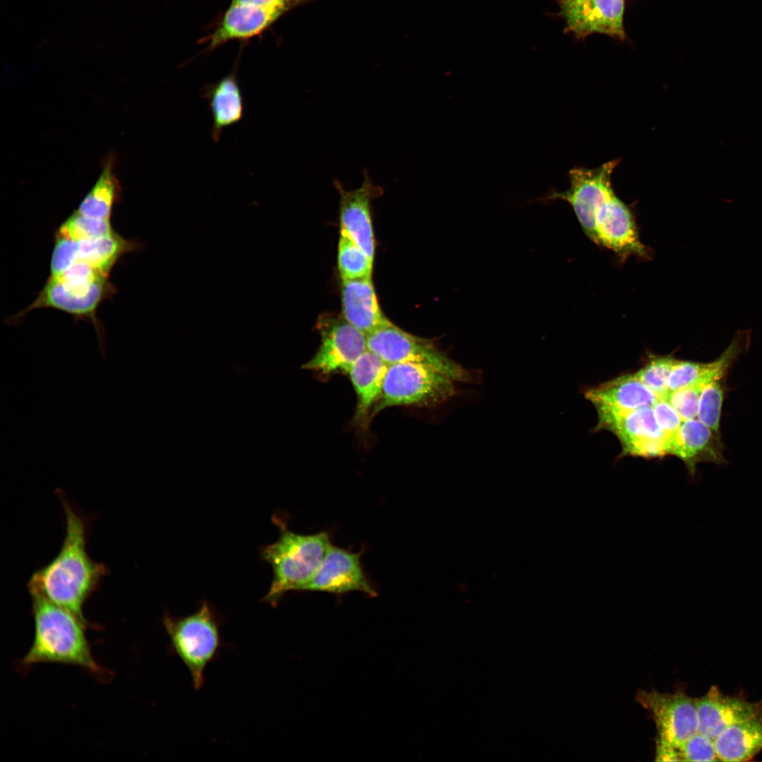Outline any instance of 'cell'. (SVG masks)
Segmentation results:
<instances>
[{"mask_svg": "<svg viewBox=\"0 0 762 762\" xmlns=\"http://www.w3.org/2000/svg\"><path fill=\"white\" fill-rule=\"evenodd\" d=\"M619 159L594 169L574 167L569 172L570 186L552 192L549 200H562L572 207L585 234L593 243L620 258L648 256L632 212L615 194L612 174Z\"/></svg>", "mask_w": 762, "mask_h": 762, "instance_id": "6da1fadb", "label": "cell"}, {"mask_svg": "<svg viewBox=\"0 0 762 762\" xmlns=\"http://www.w3.org/2000/svg\"><path fill=\"white\" fill-rule=\"evenodd\" d=\"M66 533L56 556L31 576L28 588L64 607L83 621V605L98 587L107 567L95 562L87 551V530L84 519L72 507L62 502Z\"/></svg>", "mask_w": 762, "mask_h": 762, "instance_id": "7a4b0ae2", "label": "cell"}, {"mask_svg": "<svg viewBox=\"0 0 762 762\" xmlns=\"http://www.w3.org/2000/svg\"><path fill=\"white\" fill-rule=\"evenodd\" d=\"M31 596L35 634L23 665L55 663L101 673L85 635L87 622L39 595Z\"/></svg>", "mask_w": 762, "mask_h": 762, "instance_id": "3957f363", "label": "cell"}, {"mask_svg": "<svg viewBox=\"0 0 762 762\" xmlns=\"http://www.w3.org/2000/svg\"><path fill=\"white\" fill-rule=\"evenodd\" d=\"M272 521L279 528V538L261 547L260 557L273 571L270 589L262 601L276 607L287 592L303 591L332 541L327 531L309 535L295 533L277 514L272 516Z\"/></svg>", "mask_w": 762, "mask_h": 762, "instance_id": "277c9868", "label": "cell"}, {"mask_svg": "<svg viewBox=\"0 0 762 762\" xmlns=\"http://www.w3.org/2000/svg\"><path fill=\"white\" fill-rule=\"evenodd\" d=\"M109 277L87 263L76 262L61 273L49 275L35 300L12 319L22 318L32 310L51 308L87 319L99 329L97 310L114 290Z\"/></svg>", "mask_w": 762, "mask_h": 762, "instance_id": "5b68a950", "label": "cell"}, {"mask_svg": "<svg viewBox=\"0 0 762 762\" xmlns=\"http://www.w3.org/2000/svg\"><path fill=\"white\" fill-rule=\"evenodd\" d=\"M162 623L170 650L187 667L193 688L200 689L206 667L216 659L222 646L218 615L204 600L197 611L188 616L174 617L164 613Z\"/></svg>", "mask_w": 762, "mask_h": 762, "instance_id": "8992f818", "label": "cell"}, {"mask_svg": "<svg viewBox=\"0 0 762 762\" xmlns=\"http://www.w3.org/2000/svg\"><path fill=\"white\" fill-rule=\"evenodd\" d=\"M454 380L435 367L420 362L388 365L380 395L368 419L394 406H434L456 394Z\"/></svg>", "mask_w": 762, "mask_h": 762, "instance_id": "52a82bcc", "label": "cell"}, {"mask_svg": "<svg viewBox=\"0 0 762 762\" xmlns=\"http://www.w3.org/2000/svg\"><path fill=\"white\" fill-rule=\"evenodd\" d=\"M368 349L388 365L420 362L430 365L454 382H471V373L450 359L432 339L404 331L390 321L366 336Z\"/></svg>", "mask_w": 762, "mask_h": 762, "instance_id": "ba28073f", "label": "cell"}, {"mask_svg": "<svg viewBox=\"0 0 762 762\" xmlns=\"http://www.w3.org/2000/svg\"><path fill=\"white\" fill-rule=\"evenodd\" d=\"M597 429L613 433L619 440L622 456L657 458L667 455V439L658 425L652 407L629 411L597 409Z\"/></svg>", "mask_w": 762, "mask_h": 762, "instance_id": "9c48e42d", "label": "cell"}, {"mask_svg": "<svg viewBox=\"0 0 762 762\" xmlns=\"http://www.w3.org/2000/svg\"><path fill=\"white\" fill-rule=\"evenodd\" d=\"M317 327L320 344L314 356L302 365L303 369L326 375L346 374L368 350L366 336L342 316H322Z\"/></svg>", "mask_w": 762, "mask_h": 762, "instance_id": "30bf717a", "label": "cell"}, {"mask_svg": "<svg viewBox=\"0 0 762 762\" xmlns=\"http://www.w3.org/2000/svg\"><path fill=\"white\" fill-rule=\"evenodd\" d=\"M636 701L653 718L657 741L677 746L698 732L696 698L684 692L639 690Z\"/></svg>", "mask_w": 762, "mask_h": 762, "instance_id": "8fae6325", "label": "cell"}, {"mask_svg": "<svg viewBox=\"0 0 762 762\" xmlns=\"http://www.w3.org/2000/svg\"><path fill=\"white\" fill-rule=\"evenodd\" d=\"M361 555L362 551L354 552L332 543L303 591L337 595L360 591L371 597L377 595L362 566Z\"/></svg>", "mask_w": 762, "mask_h": 762, "instance_id": "7c38bea8", "label": "cell"}, {"mask_svg": "<svg viewBox=\"0 0 762 762\" xmlns=\"http://www.w3.org/2000/svg\"><path fill=\"white\" fill-rule=\"evenodd\" d=\"M334 186L339 194L341 230L346 232L373 262L375 239L370 203L372 200L382 194V188L373 182L367 170L363 172L362 184L356 189L347 190L338 180L334 181Z\"/></svg>", "mask_w": 762, "mask_h": 762, "instance_id": "4fadbf2b", "label": "cell"}, {"mask_svg": "<svg viewBox=\"0 0 762 762\" xmlns=\"http://www.w3.org/2000/svg\"><path fill=\"white\" fill-rule=\"evenodd\" d=\"M624 0H580L561 8L566 28L578 37L593 33L624 39Z\"/></svg>", "mask_w": 762, "mask_h": 762, "instance_id": "5bb4252c", "label": "cell"}, {"mask_svg": "<svg viewBox=\"0 0 762 762\" xmlns=\"http://www.w3.org/2000/svg\"><path fill=\"white\" fill-rule=\"evenodd\" d=\"M698 733L714 741L732 725L762 714V701L750 703L725 695L716 686L696 698Z\"/></svg>", "mask_w": 762, "mask_h": 762, "instance_id": "9a60e30c", "label": "cell"}, {"mask_svg": "<svg viewBox=\"0 0 762 762\" xmlns=\"http://www.w3.org/2000/svg\"><path fill=\"white\" fill-rule=\"evenodd\" d=\"M667 452L680 459L691 476L695 475L699 463L722 464L725 461L720 435L696 418L683 421L669 441Z\"/></svg>", "mask_w": 762, "mask_h": 762, "instance_id": "2e32d148", "label": "cell"}, {"mask_svg": "<svg viewBox=\"0 0 762 762\" xmlns=\"http://www.w3.org/2000/svg\"><path fill=\"white\" fill-rule=\"evenodd\" d=\"M55 237L70 266L76 262H83L107 275L123 255L138 248L136 243L124 238L115 231L92 238L73 239L56 234Z\"/></svg>", "mask_w": 762, "mask_h": 762, "instance_id": "e0dca14e", "label": "cell"}, {"mask_svg": "<svg viewBox=\"0 0 762 762\" xmlns=\"http://www.w3.org/2000/svg\"><path fill=\"white\" fill-rule=\"evenodd\" d=\"M282 16L264 8L231 2L214 30L204 42L212 51L230 41L248 40L263 33Z\"/></svg>", "mask_w": 762, "mask_h": 762, "instance_id": "ac0fdd59", "label": "cell"}, {"mask_svg": "<svg viewBox=\"0 0 762 762\" xmlns=\"http://www.w3.org/2000/svg\"><path fill=\"white\" fill-rule=\"evenodd\" d=\"M342 317L365 336L389 320L382 313L372 277L341 280Z\"/></svg>", "mask_w": 762, "mask_h": 762, "instance_id": "d6986e66", "label": "cell"}, {"mask_svg": "<svg viewBox=\"0 0 762 762\" xmlns=\"http://www.w3.org/2000/svg\"><path fill=\"white\" fill-rule=\"evenodd\" d=\"M596 409L629 411L652 407L658 398L634 374H624L586 390Z\"/></svg>", "mask_w": 762, "mask_h": 762, "instance_id": "ffe728a7", "label": "cell"}, {"mask_svg": "<svg viewBox=\"0 0 762 762\" xmlns=\"http://www.w3.org/2000/svg\"><path fill=\"white\" fill-rule=\"evenodd\" d=\"M200 93L208 103L212 116L211 136L214 142H218L225 128L243 118L244 101L236 71L217 83L205 85Z\"/></svg>", "mask_w": 762, "mask_h": 762, "instance_id": "44dd1931", "label": "cell"}, {"mask_svg": "<svg viewBox=\"0 0 762 762\" xmlns=\"http://www.w3.org/2000/svg\"><path fill=\"white\" fill-rule=\"evenodd\" d=\"M387 368V363L368 349L347 371L357 398L354 416L357 423H367L380 395Z\"/></svg>", "mask_w": 762, "mask_h": 762, "instance_id": "7402d4cb", "label": "cell"}, {"mask_svg": "<svg viewBox=\"0 0 762 762\" xmlns=\"http://www.w3.org/2000/svg\"><path fill=\"white\" fill-rule=\"evenodd\" d=\"M720 761H746L762 750V714L731 725L714 740Z\"/></svg>", "mask_w": 762, "mask_h": 762, "instance_id": "603a6c76", "label": "cell"}, {"mask_svg": "<svg viewBox=\"0 0 762 762\" xmlns=\"http://www.w3.org/2000/svg\"><path fill=\"white\" fill-rule=\"evenodd\" d=\"M118 183L110 164L104 168L94 187L80 202L77 211L93 218L111 219L114 203L118 198Z\"/></svg>", "mask_w": 762, "mask_h": 762, "instance_id": "cb8c5ba5", "label": "cell"}, {"mask_svg": "<svg viewBox=\"0 0 762 762\" xmlns=\"http://www.w3.org/2000/svg\"><path fill=\"white\" fill-rule=\"evenodd\" d=\"M373 262L342 230L338 245V269L341 280L372 277Z\"/></svg>", "mask_w": 762, "mask_h": 762, "instance_id": "d4e9b609", "label": "cell"}, {"mask_svg": "<svg viewBox=\"0 0 762 762\" xmlns=\"http://www.w3.org/2000/svg\"><path fill=\"white\" fill-rule=\"evenodd\" d=\"M727 372H720L707 381L701 394L698 418L720 435V424L724 399V378Z\"/></svg>", "mask_w": 762, "mask_h": 762, "instance_id": "484cf974", "label": "cell"}, {"mask_svg": "<svg viewBox=\"0 0 762 762\" xmlns=\"http://www.w3.org/2000/svg\"><path fill=\"white\" fill-rule=\"evenodd\" d=\"M676 361L670 355H651L634 375L658 399H665L668 393V378Z\"/></svg>", "mask_w": 762, "mask_h": 762, "instance_id": "4316f807", "label": "cell"}, {"mask_svg": "<svg viewBox=\"0 0 762 762\" xmlns=\"http://www.w3.org/2000/svg\"><path fill=\"white\" fill-rule=\"evenodd\" d=\"M110 219L90 217L75 210L58 228L56 234L73 239L92 238L114 231Z\"/></svg>", "mask_w": 762, "mask_h": 762, "instance_id": "83f0119b", "label": "cell"}, {"mask_svg": "<svg viewBox=\"0 0 762 762\" xmlns=\"http://www.w3.org/2000/svg\"><path fill=\"white\" fill-rule=\"evenodd\" d=\"M708 380H701L679 389L669 392L665 399L673 407L683 421L695 418L698 415L702 389Z\"/></svg>", "mask_w": 762, "mask_h": 762, "instance_id": "f1b7e54d", "label": "cell"}, {"mask_svg": "<svg viewBox=\"0 0 762 762\" xmlns=\"http://www.w3.org/2000/svg\"><path fill=\"white\" fill-rule=\"evenodd\" d=\"M674 746L677 761H720L714 741L698 732L683 743Z\"/></svg>", "mask_w": 762, "mask_h": 762, "instance_id": "f546056e", "label": "cell"}, {"mask_svg": "<svg viewBox=\"0 0 762 762\" xmlns=\"http://www.w3.org/2000/svg\"><path fill=\"white\" fill-rule=\"evenodd\" d=\"M652 409L658 425L667 437L668 444L677 433L683 420L665 399H658Z\"/></svg>", "mask_w": 762, "mask_h": 762, "instance_id": "4dcf8cb0", "label": "cell"}, {"mask_svg": "<svg viewBox=\"0 0 762 762\" xmlns=\"http://www.w3.org/2000/svg\"><path fill=\"white\" fill-rule=\"evenodd\" d=\"M308 0H231V2L248 4L279 13L282 16Z\"/></svg>", "mask_w": 762, "mask_h": 762, "instance_id": "1f68e13d", "label": "cell"}, {"mask_svg": "<svg viewBox=\"0 0 762 762\" xmlns=\"http://www.w3.org/2000/svg\"><path fill=\"white\" fill-rule=\"evenodd\" d=\"M580 0H560V8L568 6L572 4H574Z\"/></svg>", "mask_w": 762, "mask_h": 762, "instance_id": "d6a6232c", "label": "cell"}]
</instances>
